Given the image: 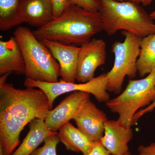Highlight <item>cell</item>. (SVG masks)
I'll return each instance as SVG.
<instances>
[{"label":"cell","mask_w":155,"mask_h":155,"mask_svg":"<svg viewBox=\"0 0 155 155\" xmlns=\"http://www.w3.org/2000/svg\"><path fill=\"white\" fill-rule=\"evenodd\" d=\"M155 100V68L142 79H130L125 90L110 99L106 105L119 115L118 120L126 127H131L134 116L140 108L147 107Z\"/></svg>","instance_id":"5b68a950"},{"label":"cell","mask_w":155,"mask_h":155,"mask_svg":"<svg viewBox=\"0 0 155 155\" xmlns=\"http://www.w3.org/2000/svg\"><path fill=\"white\" fill-rule=\"evenodd\" d=\"M52 1L54 18L61 16L70 5L68 0H52Z\"/></svg>","instance_id":"44dd1931"},{"label":"cell","mask_w":155,"mask_h":155,"mask_svg":"<svg viewBox=\"0 0 155 155\" xmlns=\"http://www.w3.org/2000/svg\"><path fill=\"white\" fill-rule=\"evenodd\" d=\"M24 84L26 87H36L44 92L48 99L51 110L56 98L70 92L88 93L93 95L99 102L106 103L110 100V95L107 91L108 77L106 73L94 77L85 83H70L61 80L56 83H47L26 78Z\"/></svg>","instance_id":"52a82bcc"},{"label":"cell","mask_w":155,"mask_h":155,"mask_svg":"<svg viewBox=\"0 0 155 155\" xmlns=\"http://www.w3.org/2000/svg\"><path fill=\"white\" fill-rule=\"evenodd\" d=\"M117 2H124V1H131V0H115Z\"/></svg>","instance_id":"83f0119b"},{"label":"cell","mask_w":155,"mask_h":155,"mask_svg":"<svg viewBox=\"0 0 155 155\" xmlns=\"http://www.w3.org/2000/svg\"><path fill=\"white\" fill-rule=\"evenodd\" d=\"M103 30L108 35L126 31L144 37L155 34V23L143 7L131 2L98 0V11Z\"/></svg>","instance_id":"3957f363"},{"label":"cell","mask_w":155,"mask_h":155,"mask_svg":"<svg viewBox=\"0 0 155 155\" xmlns=\"http://www.w3.org/2000/svg\"><path fill=\"white\" fill-rule=\"evenodd\" d=\"M14 35L24 57L26 78L47 83L58 82L60 65L33 31L25 26H19L14 31Z\"/></svg>","instance_id":"277c9868"},{"label":"cell","mask_w":155,"mask_h":155,"mask_svg":"<svg viewBox=\"0 0 155 155\" xmlns=\"http://www.w3.org/2000/svg\"><path fill=\"white\" fill-rule=\"evenodd\" d=\"M25 67L21 48L14 37L0 41V75H25Z\"/></svg>","instance_id":"4fadbf2b"},{"label":"cell","mask_w":155,"mask_h":155,"mask_svg":"<svg viewBox=\"0 0 155 155\" xmlns=\"http://www.w3.org/2000/svg\"><path fill=\"white\" fill-rule=\"evenodd\" d=\"M101 140L104 147L113 155H123L129 150L128 144L133 137L131 127H126L117 120H108Z\"/></svg>","instance_id":"7c38bea8"},{"label":"cell","mask_w":155,"mask_h":155,"mask_svg":"<svg viewBox=\"0 0 155 155\" xmlns=\"http://www.w3.org/2000/svg\"><path fill=\"white\" fill-rule=\"evenodd\" d=\"M125 36L123 42L115 41L112 45V52L115 56L114 67L107 73L108 91L120 94L124 78H135L137 71V62L140 51L142 38L132 33L122 31Z\"/></svg>","instance_id":"8992f818"},{"label":"cell","mask_w":155,"mask_h":155,"mask_svg":"<svg viewBox=\"0 0 155 155\" xmlns=\"http://www.w3.org/2000/svg\"><path fill=\"white\" fill-rule=\"evenodd\" d=\"M58 136L60 141L68 150L86 153L91 149L92 142L78 128L68 122L59 129Z\"/></svg>","instance_id":"2e32d148"},{"label":"cell","mask_w":155,"mask_h":155,"mask_svg":"<svg viewBox=\"0 0 155 155\" xmlns=\"http://www.w3.org/2000/svg\"><path fill=\"white\" fill-rule=\"evenodd\" d=\"M22 0H0V30L7 31L22 23Z\"/></svg>","instance_id":"ac0fdd59"},{"label":"cell","mask_w":155,"mask_h":155,"mask_svg":"<svg viewBox=\"0 0 155 155\" xmlns=\"http://www.w3.org/2000/svg\"><path fill=\"white\" fill-rule=\"evenodd\" d=\"M83 155H112L102 144L101 141L94 143L91 149Z\"/></svg>","instance_id":"7402d4cb"},{"label":"cell","mask_w":155,"mask_h":155,"mask_svg":"<svg viewBox=\"0 0 155 155\" xmlns=\"http://www.w3.org/2000/svg\"><path fill=\"white\" fill-rule=\"evenodd\" d=\"M138 155H155V142L148 146L141 145L137 148Z\"/></svg>","instance_id":"603a6c76"},{"label":"cell","mask_w":155,"mask_h":155,"mask_svg":"<svg viewBox=\"0 0 155 155\" xmlns=\"http://www.w3.org/2000/svg\"><path fill=\"white\" fill-rule=\"evenodd\" d=\"M123 155H132L131 154V153L130 152V151H128V152L126 153L125 154Z\"/></svg>","instance_id":"f1b7e54d"},{"label":"cell","mask_w":155,"mask_h":155,"mask_svg":"<svg viewBox=\"0 0 155 155\" xmlns=\"http://www.w3.org/2000/svg\"><path fill=\"white\" fill-rule=\"evenodd\" d=\"M29 130L23 141L11 155H30L49 137L58 134L48 128L44 119H36L29 123Z\"/></svg>","instance_id":"9a60e30c"},{"label":"cell","mask_w":155,"mask_h":155,"mask_svg":"<svg viewBox=\"0 0 155 155\" xmlns=\"http://www.w3.org/2000/svg\"><path fill=\"white\" fill-rule=\"evenodd\" d=\"M0 155H5L2 147L1 144H0Z\"/></svg>","instance_id":"4316f807"},{"label":"cell","mask_w":155,"mask_h":155,"mask_svg":"<svg viewBox=\"0 0 155 155\" xmlns=\"http://www.w3.org/2000/svg\"><path fill=\"white\" fill-rule=\"evenodd\" d=\"M0 78V144L5 155H11L20 143V134L34 119H45L51 110L47 96L40 89L17 88Z\"/></svg>","instance_id":"6da1fadb"},{"label":"cell","mask_w":155,"mask_h":155,"mask_svg":"<svg viewBox=\"0 0 155 155\" xmlns=\"http://www.w3.org/2000/svg\"><path fill=\"white\" fill-rule=\"evenodd\" d=\"M90 99V94L74 91L64 99L54 110H50L45 119L49 129L57 132L64 124L74 119L85 103Z\"/></svg>","instance_id":"9c48e42d"},{"label":"cell","mask_w":155,"mask_h":155,"mask_svg":"<svg viewBox=\"0 0 155 155\" xmlns=\"http://www.w3.org/2000/svg\"><path fill=\"white\" fill-rule=\"evenodd\" d=\"M78 128L93 142L101 141L108 120L105 113L89 100L74 119Z\"/></svg>","instance_id":"30bf717a"},{"label":"cell","mask_w":155,"mask_h":155,"mask_svg":"<svg viewBox=\"0 0 155 155\" xmlns=\"http://www.w3.org/2000/svg\"><path fill=\"white\" fill-rule=\"evenodd\" d=\"M153 0H131V2L140 4L141 3L143 6L146 7L149 5L153 2Z\"/></svg>","instance_id":"d4e9b609"},{"label":"cell","mask_w":155,"mask_h":155,"mask_svg":"<svg viewBox=\"0 0 155 155\" xmlns=\"http://www.w3.org/2000/svg\"><path fill=\"white\" fill-rule=\"evenodd\" d=\"M60 142L58 134L51 136L45 140L42 147L37 149L30 155H57V147Z\"/></svg>","instance_id":"d6986e66"},{"label":"cell","mask_w":155,"mask_h":155,"mask_svg":"<svg viewBox=\"0 0 155 155\" xmlns=\"http://www.w3.org/2000/svg\"><path fill=\"white\" fill-rule=\"evenodd\" d=\"M69 5H75L90 11H98V0H68Z\"/></svg>","instance_id":"ffe728a7"},{"label":"cell","mask_w":155,"mask_h":155,"mask_svg":"<svg viewBox=\"0 0 155 155\" xmlns=\"http://www.w3.org/2000/svg\"><path fill=\"white\" fill-rule=\"evenodd\" d=\"M102 30V21L98 11H88L72 5L61 16L32 31L40 41L47 40L81 46Z\"/></svg>","instance_id":"7a4b0ae2"},{"label":"cell","mask_w":155,"mask_h":155,"mask_svg":"<svg viewBox=\"0 0 155 155\" xmlns=\"http://www.w3.org/2000/svg\"><path fill=\"white\" fill-rule=\"evenodd\" d=\"M140 77L149 75L155 68V34L142 38L137 62Z\"/></svg>","instance_id":"e0dca14e"},{"label":"cell","mask_w":155,"mask_h":155,"mask_svg":"<svg viewBox=\"0 0 155 155\" xmlns=\"http://www.w3.org/2000/svg\"><path fill=\"white\" fill-rule=\"evenodd\" d=\"M150 17L153 20L155 19V11H153L150 14Z\"/></svg>","instance_id":"484cf974"},{"label":"cell","mask_w":155,"mask_h":155,"mask_svg":"<svg viewBox=\"0 0 155 155\" xmlns=\"http://www.w3.org/2000/svg\"><path fill=\"white\" fill-rule=\"evenodd\" d=\"M155 108V100L152 103L150 104L148 106L144 109H142L140 110H139L138 112H137L136 114H135L134 116L133 122H132V125H134L137 122L139 119H140V117L143 116L144 114L147 113H150L152 112Z\"/></svg>","instance_id":"cb8c5ba5"},{"label":"cell","mask_w":155,"mask_h":155,"mask_svg":"<svg viewBox=\"0 0 155 155\" xmlns=\"http://www.w3.org/2000/svg\"><path fill=\"white\" fill-rule=\"evenodd\" d=\"M41 41L49 50L53 57L59 63L61 80L75 83L80 48L47 40Z\"/></svg>","instance_id":"8fae6325"},{"label":"cell","mask_w":155,"mask_h":155,"mask_svg":"<svg viewBox=\"0 0 155 155\" xmlns=\"http://www.w3.org/2000/svg\"><path fill=\"white\" fill-rule=\"evenodd\" d=\"M22 22L37 28L47 25L54 19L52 0H22Z\"/></svg>","instance_id":"5bb4252c"},{"label":"cell","mask_w":155,"mask_h":155,"mask_svg":"<svg viewBox=\"0 0 155 155\" xmlns=\"http://www.w3.org/2000/svg\"><path fill=\"white\" fill-rule=\"evenodd\" d=\"M106 46L104 41L94 38L81 46L76 73L78 81L85 83L94 78L97 68L105 63Z\"/></svg>","instance_id":"ba28073f"}]
</instances>
